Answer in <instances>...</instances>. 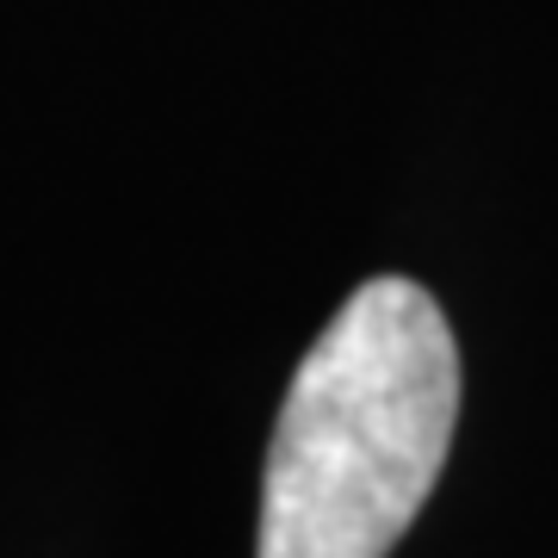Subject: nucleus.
<instances>
[{
  "label": "nucleus",
  "instance_id": "1",
  "mask_svg": "<svg viewBox=\"0 0 558 558\" xmlns=\"http://www.w3.org/2000/svg\"><path fill=\"white\" fill-rule=\"evenodd\" d=\"M459 422V348L410 279H366L279 403L255 558H391Z\"/></svg>",
  "mask_w": 558,
  "mask_h": 558
}]
</instances>
